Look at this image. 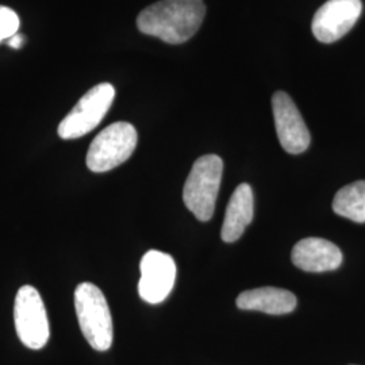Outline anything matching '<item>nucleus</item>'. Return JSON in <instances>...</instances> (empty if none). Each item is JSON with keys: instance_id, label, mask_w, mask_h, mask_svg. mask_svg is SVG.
I'll use <instances>...</instances> for the list:
<instances>
[{"instance_id": "1", "label": "nucleus", "mask_w": 365, "mask_h": 365, "mask_svg": "<svg viewBox=\"0 0 365 365\" xmlns=\"http://www.w3.org/2000/svg\"><path fill=\"white\" fill-rule=\"evenodd\" d=\"M205 15L203 0H160L140 13L137 27L146 36L179 45L195 34Z\"/></svg>"}, {"instance_id": "2", "label": "nucleus", "mask_w": 365, "mask_h": 365, "mask_svg": "<svg viewBox=\"0 0 365 365\" xmlns=\"http://www.w3.org/2000/svg\"><path fill=\"white\" fill-rule=\"evenodd\" d=\"M75 309L83 336L95 351L105 352L113 345V318L101 288L80 283L75 291Z\"/></svg>"}, {"instance_id": "3", "label": "nucleus", "mask_w": 365, "mask_h": 365, "mask_svg": "<svg viewBox=\"0 0 365 365\" xmlns=\"http://www.w3.org/2000/svg\"><path fill=\"white\" fill-rule=\"evenodd\" d=\"M223 161L217 155L197 158L190 172L184 188L182 200L199 221L211 220L221 185Z\"/></svg>"}, {"instance_id": "4", "label": "nucleus", "mask_w": 365, "mask_h": 365, "mask_svg": "<svg viewBox=\"0 0 365 365\" xmlns=\"http://www.w3.org/2000/svg\"><path fill=\"white\" fill-rule=\"evenodd\" d=\"M138 141L135 128L128 122H115L101 131L87 153V167L102 173L114 170L130 158Z\"/></svg>"}, {"instance_id": "5", "label": "nucleus", "mask_w": 365, "mask_h": 365, "mask_svg": "<svg viewBox=\"0 0 365 365\" xmlns=\"http://www.w3.org/2000/svg\"><path fill=\"white\" fill-rule=\"evenodd\" d=\"M115 98V88L102 83L81 96L78 105L66 115L60 126L58 135L63 140H76L93 130L106 117Z\"/></svg>"}, {"instance_id": "6", "label": "nucleus", "mask_w": 365, "mask_h": 365, "mask_svg": "<svg viewBox=\"0 0 365 365\" xmlns=\"http://www.w3.org/2000/svg\"><path fill=\"white\" fill-rule=\"evenodd\" d=\"M16 334L30 349H42L51 336L48 314L38 291L31 286L19 288L14 304Z\"/></svg>"}, {"instance_id": "7", "label": "nucleus", "mask_w": 365, "mask_h": 365, "mask_svg": "<svg viewBox=\"0 0 365 365\" xmlns=\"http://www.w3.org/2000/svg\"><path fill=\"white\" fill-rule=\"evenodd\" d=\"M140 269L141 279L138 283V294L141 299L150 304H158L167 299L176 280V264L173 257L160 250H149L141 260Z\"/></svg>"}, {"instance_id": "8", "label": "nucleus", "mask_w": 365, "mask_h": 365, "mask_svg": "<svg viewBox=\"0 0 365 365\" xmlns=\"http://www.w3.org/2000/svg\"><path fill=\"white\" fill-rule=\"evenodd\" d=\"M272 110L276 133L282 148L291 155L306 152L312 141L310 131L287 92H274Z\"/></svg>"}, {"instance_id": "9", "label": "nucleus", "mask_w": 365, "mask_h": 365, "mask_svg": "<svg viewBox=\"0 0 365 365\" xmlns=\"http://www.w3.org/2000/svg\"><path fill=\"white\" fill-rule=\"evenodd\" d=\"M361 11V0H329L314 15V37L324 43L339 41L352 30Z\"/></svg>"}, {"instance_id": "10", "label": "nucleus", "mask_w": 365, "mask_h": 365, "mask_svg": "<svg viewBox=\"0 0 365 365\" xmlns=\"http://www.w3.org/2000/svg\"><path fill=\"white\" fill-rule=\"evenodd\" d=\"M292 262L306 272H327L337 269L342 262L339 247L324 238H303L292 249Z\"/></svg>"}, {"instance_id": "11", "label": "nucleus", "mask_w": 365, "mask_h": 365, "mask_svg": "<svg viewBox=\"0 0 365 365\" xmlns=\"http://www.w3.org/2000/svg\"><path fill=\"white\" fill-rule=\"evenodd\" d=\"M253 209L255 200L252 187L242 182L235 188L226 207L221 230L222 240L225 242H235L244 235L253 220Z\"/></svg>"}, {"instance_id": "12", "label": "nucleus", "mask_w": 365, "mask_h": 365, "mask_svg": "<svg viewBox=\"0 0 365 365\" xmlns=\"http://www.w3.org/2000/svg\"><path fill=\"white\" fill-rule=\"evenodd\" d=\"M237 306L241 310L262 312L271 315L291 313L297 307V297L287 289L261 287L244 291L237 298Z\"/></svg>"}, {"instance_id": "13", "label": "nucleus", "mask_w": 365, "mask_h": 365, "mask_svg": "<svg viewBox=\"0 0 365 365\" xmlns=\"http://www.w3.org/2000/svg\"><path fill=\"white\" fill-rule=\"evenodd\" d=\"M333 210L346 220L365 223V180L342 187L334 196Z\"/></svg>"}, {"instance_id": "14", "label": "nucleus", "mask_w": 365, "mask_h": 365, "mask_svg": "<svg viewBox=\"0 0 365 365\" xmlns=\"http://www.w3.org/2000/svg\"><path fill=\"white\" fill-rule=\"evenodd\" d=\"M19 26H21V19L18 14L9 7L0 6V39L4 41L18 34Z\"/></svg>"}, {"instance_id": "15", "label": "nucleus", "mask_w": 365, "mask_h": 365, "mask_svg": "<svg viewBox=\"0 0 365 365\" xmlns=\"http://www.w3.org/2000/svg\"><path fill=\"white\" fill-rule=\"evenodd\" d=\"M9 42H7V45L10 46V48H13V49H21L22 46H24V43H25V37L22 36V34H15L11 38L7 39Z\"/></svg>"}, {"instance_id": "16", "label": "nucleus", "mask_w": 365, "mask_h": 365, "mask_svg": "<svg viewBox=\"0 0 365 365\" xmlns=\"http://www.w3.org/2000/svg\"><path fill=\"white\" fill-rule=\"evenodd\" d=\"M0 42H1V39H0Z\"/></svg>"}]
</instances>
